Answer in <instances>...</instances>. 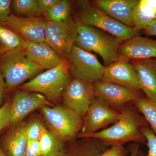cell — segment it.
Segmentation results:
<instances>
[{"mask_svg": "<svg viewBox=\"0 0 156 156\" xmlns=\"http://www.w3.org/2000/svg\"><path fill=\"white\" fill-rule=\"evenodd\" d=\"M50 105L46 97L40 93L17 90L11 101L10 125L14 126L20 123L23 119L36 109Z\"/></svg>", "mask_w": 156, "mask_h": 156, "instance_id": "12", "label": "cell"}, {"mask_svg": "<svg viewBox=\"0 0 156 156\" xmlns=\"http://www.w3.org/2000/svg\"><path fill=\"white\" fill-rule=\"evenodd\" d=\"M130 156H144L145 154L140 149L139 144L133 143L128 147Z\"/></svg>", "mask_w": 156, "mask_h": 156, "instance_id": "34", "label": "cell"}, {"mask_svg": "<svg viewBox=\"0 0 156 156\" xmlns=\"http://www.w3.org/2000/svg\"><path fill=\"white\" fill-rule=\"evenodd\" d=\"M62 95L66 107L82 118L95 97L94 86L92 83L74 78L70 81Z\"/></svg>", "mask_w": 156, "mask_h": 156, "instance_id": "9", "label": "cell"}, {"mask_svg": "<svg viewBox=\"0 0 156 156\" xmlns=\"http://www.w3.org/2000/svg\"><path fill=\"white\" fill-rule=\"evenodd\" d=\"M11 3V0H0V23L5 22L12 14Z\"/></svg>", "mask_w": 156, "mask_h": 156, "instance_id": "31", "label": "cell"}, {"mask_svg": "<svg viewBox=\"0 0 156 156\" xmlns=\"http://www.w3.org/2000/svg\"><path fill=\"white\" fill-rule=\"evenodd\" d=\"M89 138V141L85 143L73 144L67 147L65 146L52 156H99L109 147L105 143L99 140Z\"/></svg>", "mask_w": 156, "mask_h": 156, "instance_id": "20", "label": "cell"}, {"mask_svg": "<svg viewBox=\"0 0 156 156\" xmlns=\"http://www.w3.org/2000/svg\"><path fill=\"white\" fill-rule=\"evenodd\" d=\"M39 140H28L25 156H41Z\"/></svg>", "mask_w": 156, "mask_h": 156, "instance_id": "32", "label": "cell"}, {"mask_svg": "<svg viewBox=\"0 0 156 156\" xmlns=\"http://www.w3.org/2000/svg\"><path fill=\"white\" fill-rule=\"evenodd\" d=\"M41 111L49 130L63 142L75 139L82 130V118L65 106H44Z\"/></svg>", "mask_w": 156, "mask_h": 156, "instance_id": "6", "label": "cell"}, {"mask_svg": "<svg viewBox=\"0 0 156 156\" xmlns=\"http://www.w3.org/2000/svg\"><path fill=\"white\" fill-rule=\"evenodd\" d=\"M138 2V0H96L93 4L118 21L134 27L132 12Z\"/></svg>", "mask_w": 156, "mask_h": 156, "instance_id": "18", "label": "cell"}, {"mask_svg": "<svg viewBox=\"0 0 156 156\" xmlns=\"http://www.w3.org/2000/svg\"><path fill=\"white\" fill-rule=\"evenodd\" d=\"M138 76L140 90L156 102V58L131 60Z\"/></svg>", "mask_w": 156, "mask_h": 156, "instance_id": "16", "label": "cell"}, {"mask_svg": "<svg viewBox=\"0 0 156 156\" xmlns=\"http://www.w3.org/2000/svg\"><path fill=\"white\" fill-rule=\"evenodd\" d=\"M156 18V0H140L132 12L133 27L143 30Z\"/></svg>", "mask_w": 156, "mask_h": 156, "instance_id": "22", "label": "cell"}, {"mask_svg": "<svg viewBox=\"0 0 156 156\" xmlns=\"http://www.w3.org/2000/svg\"><path fill=\"white\" fill-rule=\"evenodd\" d=\"M129 153L128 148L117 145L108 147L99 156H126Z\"/></svg>", "mask_w": 156, "mask_h": 156, "instance_id": "30", "label": "cell"}, {"mask_svg": "<svg viewBox=\"0 0 156 156\" xmlns=\"http://www.w3.org/2000/svg\"><path fill=\"white\" fill-rule=\"evenodd\" d=\"M123 42L99 29L77 22L75 45L84 51L98 54L103 60L105 66L120 58L119 49Z\"/></svg>", "mask_w": 156, "mask_h": 156, "instance_id": "2", "label": "cell"}, {"mask_svg": "<svg viewBox=\"0 0 156 156\" xmlns=\"http://www.w3.org/2000/svg\"><path fill=\"white\" fill-rule=\"evenodd\" d=\"M69 61L51 69L40 73L20 88L23 90L42 93L48 99L56 101L70 81Z\"/></svg>", "mask_w": 156, "mask_h": 156, "instance_id": "3", "label": "cell"}, {"mask_svg": "<svg viewBox=\"0 0 156 156\" xmlns=\"http://www.w3.org/2000/svg\"><path fill=\"white\" fill-rule=\"evenodd\" d=\"M135 108L141 113L156 135V102L141 96L133 102Z\"/></svg>", "mask_w": 156, "mask_h": 156, "instance_id": "24", "label": "cell"}, {"mask_svg": "<svg viewBox=\"0 0 156 156\" xmlns=\"http://www.w3.org/2000/svg\"><path fill=\"white\" fill-rule=\"evenodd\" d=\"M141 132L145 137L147 146L148 148V153L144 156H156V135L149 126L140 128Z\"/></svg>", "mask_w": 156, "mask_h": 156, "instance_id": "28", "label": "cell"}, {"mask_svg": "<svg viewBox=\"0 0 156 156\" xmlns=\"http://www.w3.org/2000/svg\"><path fill=\"white\" fill-rule=\"evenodd\" d=\"M71 7L66 0H58L49 11L43 14L48 21L59 22L65 21L70 17Z\"/></svg>", "mask_w": 156, "mask_h": 156, "instance_id": "26", "label": "cell"}, {"mask_svg": "<svg viewBox=\"0 0 156 156\" xmlns=\"http://www.w3.org/2000/svg\"><path fill=\"white\" fill-rule=\"evenodd\" d=\"M48 21L40 17H22L11 14L3 24L9 27L26 41L45 42L44 32Z\"/></svg>", "mask_w": 156, "mask_h": 156, "instance_id": "13", "label": "cell"}, {"mask_svg": "<svg viewBox=\"0 0 156 156\" xmlns=\"http://www.w3.org/2000/svg\"><path fill=\"white\" fill-rule=\"evenodd\" d=\"M93 84L95 97L102 99L112 108L119 112L126 104L134 102L142 96L139 90L102 80Z\"/></svg>", "mask_w": 156, "mask_h": 156, "instance_id": "10", "label": "cell"}, {"mask_svg": "<svg viewBox=\"0 0 156 156\" xmlns=\"http://www.w3.org/2000/svg\"><path fill=\"white\" fill-rule=\"evenodd\" d=\"M26 43L27 48L24 51L27 57L44 70L51 69L68 61L60 57L45 42Z\"/></svg>", "mask_w": 156, "mask_h": 156, "instance_id": "17", "label": "cell"}, {"mask_svg": "<svg viewBox=\"0 0 156 156\" xmlns=\"http://www.w3.org/2000/svg\"><path fill=\"white\" fill-rule=\"evenodd\" d=\"M5 91H6L5 83L2 74L0 71V108L2 104Z\"/></svg>", "mask_w": 156, "mask_h": 156, "instance_id": "36", "label": "cell"}, {"mask_svg": "<svg viewBox=\"0 0 156 156\" xmlns=\"http://www.w3.org/2000/svg\"><path fill=\"white\" fill-rule=\"evenodd\" d=\"M69 70L74 78L94 83L103 77L105 66L95 55L74 45L68 58Z\"/></svg>", "mask_w": 156, "mask_h": 156, "instance_id": "8", "label": "cell"}, {"mask_svg": "<svg viewBox=\"0 0 156 156\" xmlns=\"http://www.w3.org/2000/svg\"><path fill=\"white\" fill-rule=\"evenodd\" d=\"M120 112L119 119L111 127L91 134L80 133L78 137L98 139L110 147L123 146L129 142L146 144L145 137L140 130L142 127L149 126L144 117L139 113L135 107L128 103Z\"/></svg>", "mask_w": 156, "mask_h": 156, "instance_id": "1", "label": "cell"}, {"mask_svg": "<svg viewBox=\"0 0 156 156\" xmlns=\"http://www.w3.org/2000/svg\"><path fill=\"white\" fill-rule=\"evenodd\" d=\"M120 58L126 60L156 58V40L137 35L123 42L119 49Z\"/></svg>", "mask_w": 156, "mask_h": 156, "instance_id": "15", "label": "cell"}, {"mask_svg": "<svg viewBox=\"0 0 156 156\" xmlns=\"http://www.w3.org/2000/svg\"><path fill=\"white\" fill-rule=\"evenodd\" d=\"M101 80L136 90H140L139 80L134 66L129 61L120 58L105 66Z\"/></svg>", "mask_w": 156, "mask_h": 156, "instance_id": "14", "label": "cell"}, {"mask_svg": "<svg viewBox=\"0 0 156 156\" xmlns=\"http://www.w3.org/2000/svg\"><path fill=\"white\" fill-rule=\"evenodd\" d=\"M26 124L19 123L4 136L1 146L7 156H25L28 140L26 135Z\"/></svg>", "mask_w": 156, "mask_h": 156, "instance_id": "19", "label": "cell"}, {"mask_svg": "<svg viewBox=\"0 0 156 156\" xmlns=\"http://www.w3.org/2000/svg\"><path fill=\"white\" fill-rule=\"evenodd\" d=\"M44 125L40 121L34 120L25 125L26 135L28 140H39L44 130Z\"/></svg>", "mask_w": 156, "mask_h": 156, "instance_id": "27", "label": "cell"}, {"mask_svg": "<svg viewBox=\"0 0 156 156\" xmlns=\"http://www.w3.org/2000/svg\"><path fill=\"white\" fill-rule=\"evenodd\" d=\"M77 16V22L104 31L123 41L139 35V31L118 21L94 4L84 5Z\"/></svg>", "mask_w": 156, "mask_h": 156, "instance_id": "4", "label": "cell"}, {"mask_svg": "<svg viewBox=\"0 0 156 156\" xmlns=\"http://www.w3.org/2000/svg\"><path fill=\"white\" fill-rule=\"evenodd\" d=\"M143 31L147 35L156 36V18Z\"/></svg>", "mask_w": 156, "mask_h": 156, "instance_id": "35", "label": "cell"}, {"mask_svg": "<svg viewBox=\"0 0 156 156\" xmlns=\"http://www.w3.org/2000/svg\"><path fill=\"white\" fill-rule=\"evenodd\" d=\"M120 117L119 112L112 108L105 101L95 96L84 116L83 128L80 133H95L111 123H115Z\"/></svg>", "mask_w": 156, "mask_h": 156, "instance_id": "11", "label": "cell"}, {"mask_svg": "<svg viewBox=\"0 0 156 156\" xmlns=\"http://www.w3.org/2000/svg\"><path fill=\"white\" fill-rule=\"evenodd\" d=\"M27 57L25 51L11 53L0 59V71L5 79L6 90L11 91L44 70Z\"/></svg>", "mask_w": 156, "mask_h": 156, "instance_id": "5", "label": "cell"}, {"mask_svg": "<svg viewBox=\"0 0 156 156\" xmlns=\"http://www.w3.org/2000/svg\"><path fill=\"white\" fill-rule=\"evenodd\" d=\"M58 0H38L40 13L41 15L51 9Z\"/></svg>", "mask_w": 156, "mask_h": 156, "instance_id": "33", "label": "cell"}, {"mask_svg": "<svg viewBox=\"0 0 156 156\" xmlns=\"http://www.w3.org/2000/svg\"><path fill=\"white\" fill-rule=\"evenodd\" d=\"M26 41L9 27L0 23V59L11 53L24 51Z\"/></svg>", "mask_w": 156, "mask_h": 156, "instance_id": "21", "label": "cell"}, {"mask_svg": "<svg viewBox=\"0 0 156 156\" xmlns=\"http://www.w3.org/2000/svg\"><path fill=\"white\" fill-rule=\"evenodd\" d=\"M39 141L43 156L54 155L65 147L63 141L53 132L46 128Z\"/></svg>", "mask_w": 156, "mask_h": 156, "instance_id": "23", "label": "cell"}, {"mask_svg": "<svg viewBox=\"0 0 156 156\" xmlns=\"http://www.w3.org/2000/svg\"><path fill=\"white\" fill-rule=\"evenodd\" d=\"M0 156H7L3 152L2 149L1 147V145H0Z\"/></svg>", "mask_w": 156, "mask_h": 156, "instance_id": "37", "label": "cell"}, {"mask_svg": "<svg viewBox=\"0 0 156 156\" xmlns=\"http://www.w3.org/2000/svg\"><path fill=\"white\" fill-rule=\"evenodd\" d=\"M11 12L13 11L15 15L39 17L41 15L38 0H13L11 1Z\"/></svg>", "mask_w": 156, "mask_h": 156, "instance_id": "25", "label": "cell"}, {"mask_svg": "<svg viewBox=\"0 0 156 156\" xmlns=\"http://www.w3.org/2000/svg\"><path fill=\"white\" fill-rule=\"evenodd\" d=\"M11 101L8 100L0 108V132L10 125Z\"/></svg>", "mask_w": 156, "mask_h": 156, "instance_id": "29", "label": "cell"}, {"mask_svg": "<svg viewBox=\"0 0 156 156\" xmlns=\"http://www.w3.org/2000/svg\"><path fill=\"white\" fill-rule=\"evenodd\" d=\"M77 25V21L70 17L62 22L48 21L45 30V43L62 58L68 60L75 43Z\"/></svg>", "mask_w": 156, "mask_h": 156, "instance_id": "7", "label": "cell"}]
</instances>
